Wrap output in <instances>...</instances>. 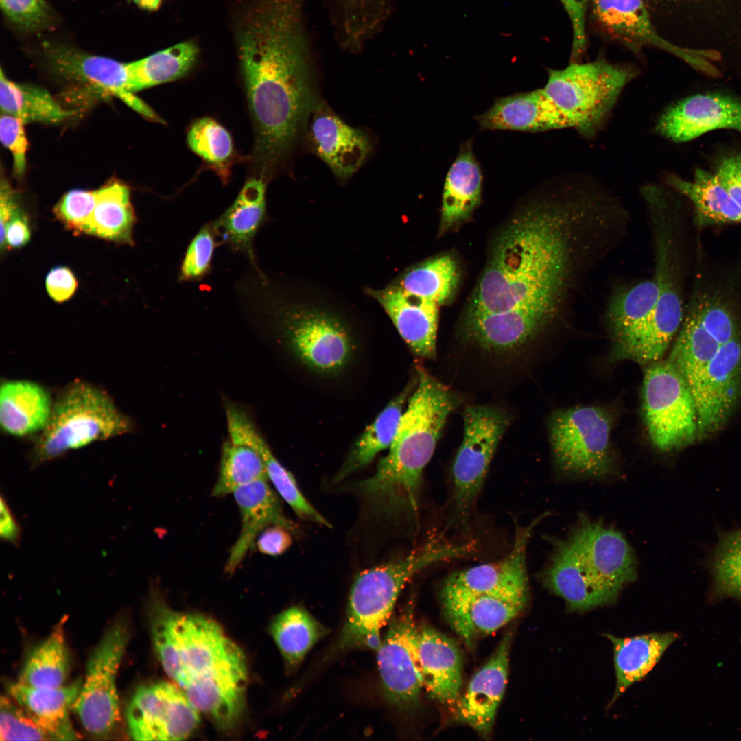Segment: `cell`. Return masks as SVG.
<instances>
[{
	"instance_id": "8992f818",
	"label": "cell",
	"mask_w": 741,
	"mask_h": 741,
	"mask_svg": "<svg viewBox=\"0 0 741 741\" xmlns=\"http://www.w3.org/2000/svg\"><path fill=\"white\" fill-rule=\"evenodd\" d=\"M637 75L631 66L603 58L570 62L563 69H548L543 89L569 128L591 139L602 130L622 92Z\"/></svg>"
},
{
	"instance_id": "2e32d148",
	"label": "cell",
	"mask_w": 741,
	"mask_h": 741,
	"mask_svg": "<svg viewBox=\"0 0 741 741\" xmlns=\"http://www.w3.org/2000/svg\"><path fill=\"white\" fill-rule=\"evenodd\" d=\"M412 608L393 618L377 650L385 698L402 710L417 707L423 688L417 661Z\"/></svg>"
},
{
	"instance_id": "3957f363",
	"label": "cell",
	"mask_w": 741,
	"mask_h": 741,
	"mask_svg": "<svg viewBox=\"0 0 741 741\" xmlns=\"http://www.w3.org/2000/svg\"><path fill=\"white\" fill-rule=\"evenodd\" d=\"M416 387L408 399L388 454L375 473L357 484V493L381 513L417 510L423 471L432 458L458 397L425 370L418 369Z\"/></svg>"
},
{
	"instance_id": "db71d44e",
	"label": "cell",
	"mask_w": 741,
	"mask_h": 741,
	"mask_svg": "<svg viewBox=\"0 0 741 741\" xmlns=\"http://www.w3.org/2000/svg\"><path fill=\"white\" fill-rule=\"evenodd\" d=\"M24 124L25 123L17 117L1 113L0 139L2 144L12 155L13 170L17 177H21L24 174L27 165L28 141Z\"/></svg>"
},
{
	"instance_id": "603a6c76",
	"label": "cell",
	"mask_w": 741,
	"mask_h": 741,
	"mask_svg": "<svg viewBox=\"0 0 741 741\" xmlns=\"http://www.w3.org/2000/svg\"><path fill=\"white\" fill-rule=\"evenodd\" d=\"M310 116L309 134L316 154L338 178H349L362 166L371 150L369 137L318 102Z\"/></svg>"
},
{
	"instance_id": "94428289",
	"label": "cell",
	"mask_w": 741,
	"mask_h": 741,
	"mask_svg": "<svg viewBox=\"0 0 741 741\" xmlns=\"http://www.w3.org/2000/svg\"><path fill=\"white\" fill-rule=\"evenodd\" d=\"M715 174L741 209V177L735 171L729 157L725 158L720 163Z\"/></svg>"
},
{
	"instance_id": "7402d4cb",
	"label": "cell",
	"mask_w": 741,
	"mask_h": 741,
	"mask_svg": "<svg viewBox=\"0 0 741 741\" xmlns=\"http://www.w3.org/2000/svg\"><path fill=\"white\" fill-rule=\"evenodd\" d=\"M512 634L506 633L489 660L473 675L455 705L454 718L489 737L508 681Z\"/></svg>"
},
{
	"instance_id": "f546056e",
	"label": "cell",
	"mask_w": 741,
	"mask_h": 741,
	"mask_svg": "<svg viewBox=\"0 0 741 741\" xmlns=\"http://www.w3.org/2000/svg\"><path fill=\"white\" fill-rule=\"evenodd\" d=\"M53 406L50 396L40 385L26 380H12L0 389V423L5 432L25 436L47 426Z\"/></svg>"
},
{
	"instance_id": "f5cc1de1",
	"label": "cell",
	"mask_w": 741,
	"mask_h": 741,
	"mask_svg": "<svg viewBox=\"0 0 741 741\" xmlns=\"http://www.w3.org/2000/svg\"><path fill=\"white\" fill-rule=\"evenodd\" d=\"M6 16L27 31H38L49 25L51 14L44 0H0Z\"/></svg>"
},
{
	"instance_id": "ba28073f",
	"label": "cell",
	"mask_w": 741,
	"mask_h": 741,
	"mask_svg": "<svg viewBox=\"0 0 741 741\" xmlns=\"http://www.w3.org/2000/svg\"><path fill=\"white\" fill-rule=\"evenodd\" d=\"M611 421L602 409L580 406L552 416L550 441L556 464L565 473L604 478L615 471L610 443Z\"/></svg>"
},
{
	"instance_id": "ab89813d",
	"label": "cell",
	"mask_w": 741,
	"mask_h": 741,
	"mask_svg": "<svg viewBox=\"0 0 741 741\" xmlns=\"http://www.w3.org/2000/svg\"><path fill=\"white\" fill-rule=\"evenodd\" d=\"M198 48L185 41L128 62V86L137 91L175 80L186 75L196 61Z\"/></svg>"
},
{
	"instance_id": "9f6ffc18",
	"label": "cell",
	"mask_w": 741,
	"mask_h": 741,
	"mask_svg": "<svg viewBox=\"0 0 741 741\" xmlns=\"http://www.w3.org/2000/svg\"><path fill=\"white\" fill-rule=\"evenodd\" d=\"M47 292L54 301H68L75 292L78 281L73 272L67 266L52 268L45 277Z\"/></svg>"
},
{
	"instance_id": "ee69618b",
	"label": "cell",
	"mask_w": 741,
	"mask_h": 741,
	"mask_svg": "<svg viewBox=\"0 0 741 741\" xmlns=\"http://www.w3.org/2000/svg\"><path fill=\"white\" fill-rule=\"evenodd\" d=\"M711 598L741 602V529L720 533L707 560Z\"/></svg>"
},
{
	"instance_id": "5b68a950",
	"label": "cell",
	"mask_w": 741,
	"mask_h": 741,
	"mask_svg": "<svg viewBox=\"0 0 741 741\" xmlns=\"http://www.w3.org/2000/svg\"><path fill=\"white\" fill-rule=\"evenodd\" d=\"M452 556L449 544L432 541L400 560L360 572L351 589L346 620L335 652L359 648L377 650L381 630L406 583L423 568Z\"/></svg>"
},
{
	"instance_id": "bcb514c9",
	"label": "cell",
	"mask_w": 741,
	"mask_h": 741,
	"mask_svg": "<svg viewBox=\"0 0 741 741\" xmlns=\"http://www.w3.org/2000/svg\"><path fill=\"white\" fill-rule=\"evenodd\" d=\"M264 462L252 447L228 440L222 451L219 475L212 495L221 497L260 480H268Z\"/></svg>"
},
{
	"instance_id": "d6a6232c",
	"label": "cell",
	"mask_w": 741,
	"mask_h": 741,
	"mask_svg": "<svg viewBox=\"0 0 741 741\" xmlns=\"http://www.w3.org/2000/svg\"><path fill=\"white\" fill-rule=\"evenodd\" d=\"M612 643L616 687L613 704L635 683L652 670L667 648L679 637L674 632L654 633L620 638L604 635Z\"/></svg>"
},
{
	"instance_id": "4fadbf2b",
	"label": "cell",
	"mask_w": 741,
	"mask_h": 741,
	"mask_svg": "<svg viewBox=\"0 0 741 741\" xmlns=\"http://www.w3.org/2000/svg\"><path fill=\"white\" fill-rule=\"evenodd\" d=\"M199 711L175 685L159 682L137 689L129 701L126 719L135 740H182L199 725Z\"/></svg>"
},
{
	"instance_id": "6f0895ef",
	"label": "cell",
	"mask_w": 741,
	"mask_h": 741,
	"mask_svg": "<svg viewBox=\"0 0 741 741\" xmlns=\"http://www.w3.org/2000/svg\"><path fill=\"white\" fill-rule=\"evenodd\" d=\"M292 533L281 526H271L260 533L257 539L258 550L270 556L283 554L292 544Z\"/></svg>"
},
{
	"instance_id": "f907efd6",
	"label": "cell",
	"mask_w": 741,
	"mask_h": 741,
	"mask_svg": "<svg viewBox=\"0 0 741 741\" xmlns=\"http://www.w3.org/2000/svg\"><path fill=\"white\" fill-rule=\"evenodd\" d=\"M96 200L97 190L72 189L57 202L54 214L67 229L76 233H84Z\"/></svg>"
},
{
	"instance_id": "7c38bea8",
	"label": "cell",
	"mask_w": 741,
	"mask_h": 741,
	"mask_svg": "<svg viewBox=\"0 0 741 741\" xmlns=\"http://www.w3.org/2000/svg\"><path fill=\"white\" fill-rule=\"evenodd\" d=\"M580 569L608 604L637 576L635 555L624 536L602 522L581 515L569 533Z\"/></svg>"
},
{
	"instance_id": "4dcf8cb0",
	"label": "cell",
	"mask_w": 741,
	"mask_h": 741,
	"mask_svg": "<svg viewBox=\"0 0 741 741\" xmlns=\"http://www.w3.org/2000/svg\"><path fill=\"white\" fill-rule=\"evenodd\" d=\"M266 182L255 177L248 179L233 204L212 226L217 235L236 251L253 260V238L266 213Z\"/></svg>"
},
{
	"instance_id": "cb8c5ba5",
	"label": "cell",
	"mask_w": 741,
	"mask_h": 741,
	"mask_svg": "<svg viewBox=\"0 0 741 741\" xmlns=\"http://www.w3.org/2000/svg\"><path fill=\"white\" fill-rule=\"evenodd\" d=\"M416 651L423 688L433 699L454 707L462 685L459 647L441 632L422 626L417 628Z\"/></svg>"
},
{
	"instance_id": "8fae6325",
	"label": "cell",
	"mask_w": 741,
	"mask_h": 741,
	"mask_svg": "<svg viewBox=\"0 0 741 741\" xmlns=\"http://www.w3.org/2000/svg\"><path fill=\"white\" fill-rule=\"evenodd\" d=\"M463 419V438L452 465V482L456 513L460 519H466L510 419L498 408L479 405L467 406Z\"/></svg>"
},
{
	"instance_id": "836d02e7",
	"label": "cell",
	"mask_w": 741,
	"mask_h": 741,
	"mask_svg": "<svg viewBox=\"0 0 741 741\" xmlns=\"http://www.w3.org/2000/svg\"><path fill=\"white\" fill-rule=\"evenodd\" d=\"M666 180L692 202L698 226L741 222V209L716 174L696 169L692 180L672 174L666 176Z\"/></svg>"
},
{
	"instance_id": "d590c367",
	"label": "cell",
	"mask_w": 741,
	"mask_h": 741,
	"mask_svg": "<svg viewBox=\"0 0 741 741\" xmlns=\"http://www.w3.org/2000/svg\"><path fill=\"white\" fill-rule=\"evenodd\" d=\"M410 390L407 387L395 397L366 428L334 477V482L366 467L379 453L389 449L397 432Z\"/></svg>"
},
{
	"instance_id": "d4e9b609",
	"label": "cell",
	"mask_w": 741,
	"mask_h": 741,
	"mask_svg": "<svg viewBox=\"0 0 741 741\" xmlns=\"http://www.w3.org/2000/svg\"><path fill=\"white\" fill-rule=\"evenodd\" d=\"M233 495L241 516V529L232 546L225 571L232 574L238 567L258 536L271 526H281L292 533L297 532V526L284 514L279 499L268 484L260 480L235 490Z\"/></svg>"
},
{
	"instance_id": "5bb4252c",
	"label": "cell",
	"mask_w": 741,
	"mask_h": 741,
	"mask_svg": "<svg viewBox=\"0 0 741 741\" xmlns=\"http://www.w3.org/2000/svg\"><path fill=\"white\" fill-rule=\"evenodd\" d=\"M594 14L604 29L633 50L652 46L683 60L694 69L715 76V52L676 44L655 27L645 0H593Z\"/></svg>"
},
{
	"instance_id": "4316f807",
	"label": "cell",
	"mask_w": 741,
	"mask_h": 741,
	"mask_svg": "<svg viewBox=\"0 0 741 741\" xmlns=\"http://www.w3.org/2000/svg\"><path fill=\"white\" fill-rule=\"evenodd\" d=\"M483 130H511L537 132L569 128L543 89L496 99L477 117Z\"/></svg>"
},
{
	"instance_id": "83f0119b",
	"label": "cell",
	"mask_w": 741,
	"mask_h": 741,
	"mask_svg": "<svg viewBox=\"0 0 741 741\" xmlns=\"http://www.w3.org/2000/svg\"><path fill=\"white\" fill-rule=\"evenodd\" d=\"M82 681L77 679L67 686L54 688L34 687L19 682L10 683L8 692L32 718L48 734L51 740L78 739L69 716Z\"/></svg>"
},
{
	"instance_id": "484cf974",
	"label": "cell",
	"mask_w": 741,
	"mask_h": 741,
	"mask_svg": "<svg viewBox=\"0 0 741 741\" xmlns=\"http://www.w3.org/2000/svg\"><path fill=\"white\" fill-rule=\"evenodd\" d=\"M410 350L422 358L433 360L436 353L438 305L407 293L400 287L373 291Z\"/></svg>"
},
{
	"instance_id": "30bf717a",
	"label": "cell",
	"mask_w": 741,
	"mask_h": 741,
	"mask_svg": "<svg viewBox=\"0 0 741 741\" xmlns=\"http://www.w3.org/2000/svg\"><path fill=\"white\" fill-rule=\"evenodd\" d=\"M129 637L126 621L116 620L89 659L85 679L72 708L92 736H108L119 721L116 678Z\"/></svg>"
},
{
	"instance_id": "816d5d0a",
	"label": "cell",
	"mask_w": 741,
	"mask_h": 741,
	"mask_svg": "<svg viewBox=\"0 0 741 741\" xmlns=\"http://www.w3.org/2000/svg\"><path fill=\"white\" fill-rule=\"evenodd\" d=\"M216 235L211 224L202 228L196 235L183 260L180 280H197L207 273L215 247Z\"/></svg>"
},
{
	"instance_id": "60d3db41",
	"label": "cell",
	"mask_w": 741,
	"mask_h": 741,
	"mask_svg": "<svg viewBox=\"0 0 741 741\" xmlns=\"http://www.w3.org/2000/svg\"><path fill=\"white\" fill-rule=\"evenodd\" d=\"M270 631L290 669L296 668L314 644L328 633L305 609L298 606L276 616Z\"/></svg>"
},
{
	"instance_id": "c3c4849f",
	"label": "cell",
	"mask_w": 741,
	"mask_h": 741,
	"mask_svg": "<svg viewBox=\"0 0 741 741\" xmlns=\"http://www.w3.org/2000/svg\"><path fill=\"white\" fill-rule=\"evenodd\" d=\"M690 310L721 345L739 336L732 312L720 298L705 295L698 296Z\"/></svg>"
},
{
	"instance_id": "9c48e42d",
	"label": "cell",
	"mask_w": 741,
	"mask_h": 741,
	"mask_svg": "<svg viewBox=\"0 0 741 741\" xmlns=\"http://www.w3.org/2000/svg\"><path fill=\"white\" fill-rule=\"evenodd\" d=\"M642 412L652 445L668 452L690 444L698 432L697 412L687 382L668 360L646 370Z\"/></svg>"
},
{
	"instance_id": "03108f58",
	"label": "cell",
	"mask_w": 741,
	"mask_h": 741,
	"mask_svg": "<svg viewBox=\"0 0 741 741\" xmlns=\"http://www.w3.org/2000/svg\"><path fill=\"white\" fill-rule=\"evenodd\" d=\"M736 173L741 177V153L729 156Z\"/></svg>"
},
{
	"instance_id": "7dc6e473",
	"label": "cell",
	"mask_w": 741,
	"mask_h": 741,
	"mask_svg": "<svg viewBox=\"0 0 741 741\" xmlns=\"http://www.w3.org/2000/svg\"><path fill=\"white\" fill-rule=\"evenodd\" d=\"M243 442L255 448L260 454L265 464L268 478L279 494L300 518L331 527L329 521L302 494L294 477L278 461L256 427L248 430Z\"/></svg>"
},
{
	"instance_id": "e0dca14e",
	"label": "cell",
	"mask_w": 741,
	"mask_h": 741,
	"mask_svg": "<svg viewBox=\"0 0 741 741\" xmlns=\"http://www.w3.org/2000/svg\"><path fill=\"white\" fill-rule=\"evenodd\" d=\"M296 313L286 320L285 334L297 359L320 373H336L344 368L353 355L354 345L342 325L323 313Z\"/></svg>"
},
{
	"instance_id": "91938a15",
	"label": "cell",
	"mask_w": 741,
	"mask_h": 741,
	"mask_svg": "<svg viewBox=\"0 0 741 741\" xmlns=\"http://www.w3.org/2000/svg\"><path fill=\"white\" fill-rule=\"evenodd\" d=\"M20 209L16 195L9 183L1 179L0 189L1 249L4 248L6 226L12 216Z\"/></svg>"
},
{
	"instance_id": "680465c9",
	"label": "cell",
	"mask_w": 741,
	"mask_h": 741,
	"mask_svg": "<svg viewBox=\"0 0 741 741\" xmlns=\"http://www.w3.org/2000/svg\"><path fill=\"white\" fill-rule=\"evenodd\" d=\"M30 239V229L25 214L20 209L8 222L5 231L4 248H18Z\"/></svg>"
},
{
	"instance_id": "f35d334b",
	"label": "cell",
	"mask_w": 741,
	"mask_h": 741,
	"mask_svg": "<svg viewBox=\"0 0 741 741\" xmlns=\"http://www.w3.org/2000/svg\"><path fill=\"white\" fill-rule=\"evenodd\" d=\"M61 620L49 635L29 654L18 682L34 687L54 688L64 685L69 671V654Z\"/></svg>"
},
{
	"instance_id": "74e56055",
	"label": "cell",
	"mask_w": 741,
	"mask_h": 741,
	"mask_svg": "<svg viewBox=\"0 0 741 741\" xmlns=\"http://www.w3.org/2000/svg\"><path fill=\"white\" fill-rule=\"evenodd\" d=\"M0 107L1 113L17 117L25 124H56L75 114L73 110L63 108L46 89L10 80L2 69Z\"/></svg>"
},
{
	"instance_id": "e575fe53",
	"label": "cell",
	"mask_w": 741,
	"mask_h": 741,
	"mask_svg": "<svg viewBox=\"0 0 741 741\" xmlns=\"http://www.w3.org/2000/svg\"><path fill=\"white\" fill-rule=\"evenodd\" d=\"M135 221L129 188L114 180L97 190L96 204L84 233L131 244Z\"/></svg>"
},
{
	"instance_id": "681fc988",
	"label": "cell",
	"mask_w": 741,
	"mask_h": 741,
	"mask_svg": "<svg viewBox=\"0 0 741 741\" xmlns=\"http://www.w3.org/2000/svg\"><path fill=\"white\" fill-rule=\"evenodd\" d=\"M0 739L1 741L51 740L21 705L5 696H1L0 701Z\"/></svg>"
},
{
	"instance_id": "1f68e13d",
	"label": "cell",
	"mask_w": 741,
	"mask_h": 741,
	"mask_svg": "<svg viewBox=\"0 0 741 741\" xmlns=\"http://www.w3.org/2000/svg\"><path fill=\"white\" fill-rule=\"evenodd\" d=\"M482 175L471 148L462 144L445 178L441 208L440 232L467 219L480 202Z\"/></svg>"
},
{
	"instance_id": "6125c7cd",
	"label": "cell",
	"mask_w": 741,
	"mask_h": 741,
	"mask_svg": "<svg viewBox=\"0 0 741 741\" xmlns=\"http://www.w3.org/2000/svg\"><path fill=\"white\" fill-rule=\"evenodd\" d=\"M0 534L1 539L18 545L21 537V529L7 501L1 497Z\"/></svg>"
},
{
	"instance_id": "ffe728a7",
	"label": "cell",
	"mask_w": 741,
	"mask_h": 741,
	"mask_svg": "<svg viewBox=\"0 0 741 741\" xmlns=\"http://www.w3.org/2000/svg\"><path fill=\"white\" fill-rule=\"evenodd\" d=\"M741 371V340L738 336L722 344L700 375L691 392L698 431H715L724 423L738 396Z\"/></svg>"
},
{
	"instance_id": "e7e4bbea",
	"label": "cell",
	"mask_w": 741,
	"mask_h": 741,
	"mask_svg": "<svg viewBox=\"0 0 741 741\" xmlns=\"http://www.w3.org/2000/svg\"><path fill=\"white\" fill-rule=\"evenodd\" d=\"M141 8L147 10H156L158 9L161 0H131Z\"/></svg>"
},
{
	"instance_id": "f6af8a7d",
	"label": "cell",
	"mask_w": 741,
	"mask_h": 741,
	"mask_svg": "<svg viewBox=\"0 0 741 741\" xmlns=\"http://www.w3.org/2000/svg\"><path fill=\"white\" fill-rule=\"evenodd\" d=\"M187 141L222 181L228 180L236 155L231 136L224 127L211 117L200 118L189 128Z\"/></svg>"
},
{
	"instance_id": "f1b7e54d",
	"label": "cell",
	"mask_w": 741,
	"mask_h": 741,
	"mask_svg": "<svg viewBox=\"0 0 741 741\" xmlns=\"http://www.w3.org/2000/svg\"><path fill=\"white\" fill-rule=\"evenodd\" d=\"M552 550L540 579L545 587L562 598L571 611L583 612L608 604L582 572L574 541L552 539Z\"/></svg>"
},
{
	"instance_id": "7bdbcfd3",
	"label": "cell",
	"mask_w": 741,
	"mask_h": 741,
	"mask_svg": "<svg viewBox=\"0 0 741 741\" xmlns=\"http://www.w3.org/2000/svg\"><path fill=\"white\" fill-rule=\"evenodd\" d=\"M458 281L459 270L455 259L449 255H444L408 272L399 287L407 293L440 306L450 301Z\"/></svg>"
},
{
	"instance_id": "52a82bcc",
	"label": "cell",
	"mask_w": 741,
	"mask_h": 741,
	"mask_svg": "<svg viewBox=\"0 0 741 741\" xmlns=\"http://www.w3.org/2000/svg\"><path fill=\"white\" fill-rule=\"evenodd\" d=\"M130 428L128 419L104 391L88 383L75 381L54 403L32 460L38 464L69 450L126 434Z\"/></svg>"
},
{
	"instance_id": "b9f144b4",
	"label": "cell",
	"mask_w": 741,
	"mask_h": 741,
	"mask_svg": "<svg viewBox=\"0 0 741 741\" xmlns=\"http://www.w3.org/2000/svg\"><path fill=\"white\" fill-rule=\"evenodd\" d=\"M720 346L689 310L668 361L679 372L692 390Z\"/></svg>"
},
{
	"instance_id": "8d00e7d4",
	"label": "cell",
	"mask_w": 741,
	"mask_h": 741,
	"mask_svg": "<svg viewBox=\"0 0 741 741\" xmlns=\"http://www.w3.org/2000/svg\"><path fill=\"white\" fill-rule=\"evenodd\" d=\"M655 277L618 286L606 307V321L613 342L642 323L652 311L659 296Z\"/></svg>"
},
{
	"instance_id": "277c9868",
	"label": "cell",
	"mask_w": 741,
	"mask_h": 741,
	"mask_svg": "<svg viewBox=\"0 0 741 741\" xmlns=\"http://www.w3.org/2000/svg\"><path fill=\"white\" fill-rule=\"evenodd\" d=\"M154 646L167 674L183 688L188 683L246 666L241 649L213 620L170 609L159 595L151 598Z\"/></svg>"
},
{
	"instance_id": "11a10c76",
	"label": "cell",
	"mask_w": 741,
	"mask_h": 741,
	"mask_svg": "<svg viewBox=\"0 0 741 741\" xmlns=\"http://www.w3.org/2000/svg\"><path fill=\"white\" fill-rule=\"evenodd\" d=\"M572 29L571 61L581 62L587 47L586 12L588 0H560Z\"/></svg>"
},
{
	"instance_id": "be15d7a7",
	"label": "cell",
	"mask_w": 741,
	"mask_h": 741,
	"mask_svg": "<svg viewBox=\"0 0 741 741\" xmlns=\"http://www.w3.org/2000/svg\"><path fill=\"white\" fill-rule=\"evenodd\" d=\"M691 0H651L654 3H659V5H663L665 8H669V11H676L683 7Z\"/></svg>"
},
{
	"instance_id": "003e7915",
	"label": "cell",
	"mask_w": 741,
	"mask_h": 741,
	"mask_svg": "<svg viewBox=\"0 0 741 741\" xmlns=\"http://www.w3.org/2000/svg\"><path fill=\"white\" fill-rule=\"evenodd\" d=\"M346 2L351 3L352 5L354 3L358 5V3L363 2V0H346Z\"/></svg>"
},
{
	"instance_id": "6da1fadb",
	"label": "cell",
	"mask_w": 741,
	"mask_h": 741,
	"mask_svg": "<svg viewBox=\"0 0 741 741\" xmlns=\"http://www.w3.org/2000/svg\"><path fill=\"white\" fill-rule=\"evenodd\" d=\"M619 211L607 192L574 174L515 216L494 244L464 322L491 353L521 349L567 307L585 272L610 250Z\"/></svg>"
},
{
	"instance_id": "44dd1931",
	"label": "cell",
	"mask_w": 741,
	"mask_h": 741,
	"mask_svg": "<svg viewBox=\"0 0 741 741\" xmlns=\"http://www.w3.org/2000/svg\"><path fill=\"white\" fill-rule=\"evenodd\" d=\"M528 598L441 591L445 617L469 646L501 628L524 609Z\"/></svg>"
},
{
	"instance_id": "9a60e30c",
	"label": "cell",
	"mask_w": 741,
	"mask_h": 741,
	"mask_svg": "<svg viewBox=\"0 0 741 741\" xmlns=\"http://www.w3.org/2000/svg\"><path fill=\"white\" fill-rule=\"evenodd\" d=\"M44 49L49 69L58 77L102 95L117 97L146 119L163 122L130 90L127 63L61 44H45Z\"/></svg>"
},
{
	"instance_id": "7a4b0ae2",
	"label": "cell",
	"mask_w": 741,
	"mask_h": 741,
	"mask_svg": "<svg viewBox=\"0 0 741 741\" xmlns=\"http://www.w3.org/2000/svg\"><path fill=\"white\" fill-rule=\"evenodd\" d=\"M299 0H265L239 55L255 141L254 176L267 182L298 142L318 102L299 23Z\"/></svg>"
},
{
	"instance_id": "ac0fdd59",
	"label": "cell",
	"mask_w": 741,
	"mask_h": 741,
	"mask_svg": "<svg viewBox=\"0 0 741 741\" xmlns=\"http://www.w3.org/2000/svg\"><path fill=\"white\" fill-rule=\"evenodd\" d=\"M543 516L526 526H517L511 550L503 558L452 573L442 590L528 598L527 545Z\"/></svg>"
},
{
	"instance_id": "d6986e66",
	"label": "cell",
	"mask_w": 741,
	"mask_h": 741,
	"mask_svg": "<svg viewBox=\"0 0 741 741\" xmlns=\"http://www.w3.org/2000/svg\"><path fill=\"white\" fill-rule=\"evenodd\" d=\"M717 129L741 133V99L720 93L693 95L666 108L655 127L657 134L677 143Z\"/></svg>"
}]
</instances>
